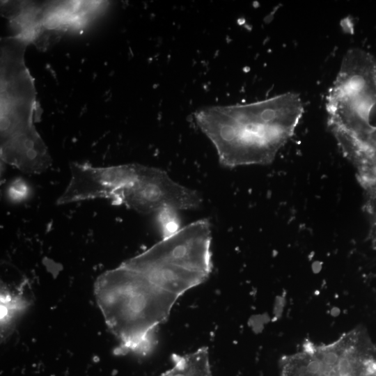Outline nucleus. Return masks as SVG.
<instances>
[{
  "label": "nucleus",
  "mask_w": 376,
  "mask_h": 376,
  "mask_svg": "<svg viewBox=\"0 0 376 376\" xmlns=\"http://www.w3.org/2000/svg\"><path fill=\"white\" fill-rule=\"evenodd\" d=\"M210 223L203 219L102 273L94 285L105 323L118 340L114 354H149L159 327L178 298L212 269Z\"/></svg>",
  "instance_id": "obj_1"
},
{
  "label": "nucleus",
  "mask_w": 376,
  "mask_h": 376,
  "mask_svg": "<svg viewBox=\"0 0 376 376\" xmlns=\"http://www.w3.org/2000/svg\"><path fill=\"white\" fill-rule=\"evenodd\" d=\"M303 112L299 95L288 92L249 104L205 107L194 116L220 163L233 168L272 163Z\"/></svg>",
  "instance_id": "obj_2"
},
{
  "label": "nucleus",
  "mask_w": 376,
  "mask_h": 376,
  "mask_svg": "<svg viewBox=\"0 0 376 376\" xmlns=\"http://www.w3.org/2000/svg\"><path fill=\"white\" fill-rule=\"evenodd\" d=\"M29 45L15 35L1 39L0 155L24 173H40L52 158L33 123L36 91L24 59Z\"/></svg>",
  "instance_id": "obj_3"
},
{
  "label": "nucleus",
  "mask_w": 376,
  "mask_h": 376,
  "mask_svg": "<svg viewBox=\"0 0 376 376\" xmlns=\"http://www.w3.org/2000/svg\"><path fill=\"white\" fill-rule=\"evenodd\" d=\"M108 5L102 1H1L14 34L46 49L65 32L84 27Z\"/></svg>",
  "instance_id": "obj_4"
},
{
  "label": "nucleus",
  "mask_w": 376,
  "mask_h": 376,
  "mask_svg": "<svg viewBox=\"0 0 376 376\" xmlns=\"http://www.w3.org/2000/svg\"><path fill=\"white\" fill-rule=\"evenodd\" d=\"M201 203L198 191L174 181L164 170L139 164L124 165L113 200V204L123 205L143 214L164 209L193 210Z\"/></svg>",
  "instance_id": "obj_5"
},
{
  "label": "nucleus",
  "mask_w": 376,
  "mask_h": 376,
  "mask_svg": "<svg viewBox=\"0 0 376 376\" xmlns=\"http://www.w3.org/2000/svg\"><path fill=\"white\" fill-rule=\"evenodd\" d=\"M29 283L24 280L15 288L1 285L0 292V324L1 336H7L16 318L31 304L25 294Z\"/></svg>",
  "instance_id": "obj_6"
},
{
  "label": "nucleus",
  "mask_w": 376,
  "mask_h": 376,
  "mask_svg": "<svg viewBox=\"0 0 376 376\" xmlns=\"http://www.w3.org/2000/svg\"><path fill=\"white\" fill-rule=\"evenodd\" d=\"M365 195L364 209L370 222L376 221V163L357 172Z\"/></svg>",
  "instance_id": "obj_7"
},
{
  "label": "nucleus",
  "mask_w": 376,
  "mask_h": 376,
  "mask_svg": "<svg viewBox=\"0 0 376 376\" xmlns=\"http://www.w3.org/2000/svg\"><path fill=\"white\" fill-rule=\"evenodd\" d=\"M171 361L172 367L159 376H210L205 368L191 357L175 354Z\"/></svg>",
  "instance_id": "obj_8"
},
{
  "label": "nucleus",
  "mask_w": 376,
  "mask_h": 376,
  "mask_svg": "<svg viewBox=\"0 0 376 376\" xmlns=\"http://www.w3.org/2000/svg\"><path fill=\"white\" fill-rule=\"evenodd\" d=\"M176 212L171 209H164L158 212L163 238L173 235L181 228Z\"/></svg>",
  "instance_id": "obj_9"
},
{
  "label": "nucleus",
  "mask_w": 376,
  "mask_h": 376,
  "mask_svg": "<svg viewBox=\"0 0 376 376\" xmlns=\"http://www.w3.org/2000/svg\"><path fill=\"white\" fill-rule=\"evenodd\" d=\"M28 194L26 184L19 179L13 182L8 189V195L14 201H21L26 198Z\"/></svg>",
  "instance_id": "obj_10"
}]
</instances>
